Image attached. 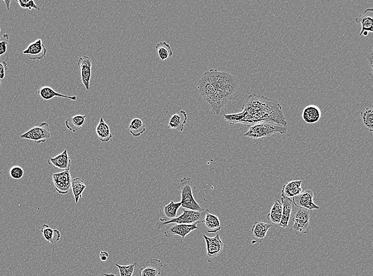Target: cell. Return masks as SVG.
Listing matches in <instances>:
<instances>
[{
	"mask_svg": "<svg viewBox=\"0 0 373 276\" xmlns=\"http://www.w3.org/2000/svg\"><path fill=\"white\" fill-rule=\"evenodd\" d=\"M38 94L42 99L46 101L50 100L54 97L65 98L73 101L77 100L76 96H68L57 93L52 88L49 86H43L40 88L38 90Z\"/></svg>",
	"mask_w": 373,
	"mask_h": 276,
	"instance_id": "cell-25",
	"label": "cell"
},
{
	"mask_svg": "<svg viewBox=\"0 0 373 276\" xmlns=\"http://www.w3.org/2000/svg\"><path fill=\"white\" fill-rule=\"evenodd\" d=\"M230 125H244L250 127L261 122H270L288 126L281 104L264 96L249 95L242 107V112L224 115Z\"/></svg>",
	"mask_w": 373,
	"mask_h": 276,
	"instance_id": "cell-1",
	"label": "cell"
},
{
	"mask_svg": "<svg viewBox=\"0 0 373 276\" xmlns=\"http://www.w3.org/2000/svg\"><path fill=\"white\" fill-rule=\"evenodd\" d=\"M207 248V259L209 263H221L227 256V247L221 240L219 234L210 237L204 234Z\"/></svg>",
	"mask_w": 373,
	"mask_h": 276,
	"instance_id": "cell-2",
	"label": "cell"
},
{
	"mask_svg": "<svg viewBox=\"0 0 373 276\" xmlns=\"http://www.w3.org/2000/svg\"><path fill=\"white\" fill-rule=\"evenodd\" d=\"M55 190L61 194H67L71 187L72 180L70 170H64L52 176Z\"/></svg>",
	"mask_w": 373,
	"mask_h": 276,
	"instance_id": "cell-11",
	"label": "cell"
},
{
	"mask_svg": "<svg viewBox=\"0 0 373 276\" xmlns=\"http://www.w3.org/2000/svg\"><path fill=\"white\" fill-rule=\"evenodd\" d=\"M363 125L367 130L373 131V109L372 107H368L360 113Z\"/></svg>",
	"mask_w": 373,
	"mask_h": 276,
	"instance_id": "cell-33",
	"label": "cell"
},
{
	"mask_svg": "<svg viewBox=\"0 0 373 276\" xmlns=\"http://www.w3.org/2000/svg\"><path fill=\"white\" fill-rule=\"evenodd\" d=\"M368 34H369V32H364V33L362 34V35H364V36H368Z\"/></svg>",
	"mask_w": 373,
	"mask_h": 276,
	"instance_id": "cell-44",
	"label": "cell"
},
{
	"mask_svg": "<svg viewBox=\"0 0 373 276\" xmlns=\"http://www.w3.org/2000/svg\"><path fill=\"white\" fill-rule=\"evenodd\" d=\"M8 69V65L5 61L0 59V79H3L5 76V72Z\"/></svg>",
	"mask_w": 373,
	"mask_h": 276,
	"instance_id": "cell-39",
	"label": "cell"
},
{
	"mask_svg": "<svg viewBox=\"0 0 373 276\" xmlns=\"http://www.w3.org/2000/svg\"><path fill=\"white\" fill-rule=\"evenodd\" d=\"M192 187L193 184L190 178L185 177L180 181L177 189L181 193L182 206L186 210L202 212L205 209L195 200L192 193Z\"/></svg>",
	"mask_w": 373,
	"mask_h": 276,
	"instance_id": "cell-4",
	"label": "cell"
},
{
	"mask_svg": "<svg viewBox=\"0 0 373 276\" xmlns=\"http://www.w3.org/2000/svg\"><path fill=\"white\" fill-rule=\"evenodd\" d=\"M47 50L42 43L41 40H37L30 43L22 53L26 55L30 60H41L46 56Z\"/></svg>",
	"mask_w": 373,
	"mask_h": 276,
	"instance_id": "cell-14",
	"label": "cell"
},
{
	"mask_svg": "<svg viewBox=\"0 0 373 276\" xmlns=\"http://www.w3.org/2000/svg\"><path fill=\"white\" fill-rule=\"evenodd\" d=\"M108 257L109 254L105 251H102L100 255H99V257H100L101 260L103 262L106 261Z\"/></svg>",
	"mask_w": 373,
	"mask_h": 276,
	"instance_id": "cell-41",
	"label": "cell"
},
{
	"mask_svg": "<svg viewBox=\"0 0 373 276\" xmlns=\"http://www.w3.org/2000/svg\"><path fill=\"white\" fill-rule=\"evenodd\" d=\"M204 223L208 229V233L213 234L221 230L220 220L215 214L208 211L205 216Z\"/></svg>",
	"mask_w": 373,
	"mask_h": 276,
	"instance_id": "cell-28",
	"label": "cell"
},
{
	"mask_svg": "<svg viewBox=\"0 0 373 276\" xmlns=\"http://www.w3.org/2000/svg\"><path fill=\"white\" fill-rule=\"evenodd\" d=\"M3 1L4 2L5 4L6 7H7V9L8 10H10V3L11 2V1H7V0H4Z\"/></svg>",
	"mask_w": 373,
	"mask_h": 276,
	"instance_id": "cell-42",
	"label": "cell"
},
{
	"mask_svg": "<svg viewBox=\"0 0 373 276\" xmlns=\"http://www.w3.org/2000/svg\"><path fill=\"white\" fill-rule=\"evenodd\" d=\"M232 99L225 91L217 89L213 94L206 101L212 108V112L215 115L220 114L221 110L226 104Z\"/></svg>",
	"mask_w": 373,
	"mask_h": 276,
	"instance_id": "cell-12",
	"label": "cell"
},
{
	"mask_svg": "<svg viewBox=\"0 0 373 276\" xmlns=\"http://www.w3.org/2000/svg\"><path fill=\"white\" fill-rule=\"evenodd\" d=\"M283 205V214L281 223L279 226L283 228H287L290 223V220L292 212L294 208V205L293 200L289 198H283L281 199Z\"/></svg>",
	"mask_w": 373,
	"mask_h": 276,
	"instance_id": "cell-24",
	"label": "cell"
},
{
	"mask_svg": "<svg viewBox=\"0 0 373 276\" xmlns=\"http://www.w3.org/2000/svg\"><path fill=\"white\" fill-rule=\"evenodd\" d=\"M104 276H117L114 274H104Z\"/></svg>",
	"mask_w": 373,
	"mask_h": 276,
	"instance_id": "cell-43",
	"label": "cell"
},
{
	"mask_svg": "<svg viewBox=\"0 0 373 276\" xmlns=\"http://www.w3.org/2000/svg\"><path fill=\"white\" fill-rule=\"evenodd\" d=\"M20 5V7L22 9H28L30 10L34 9L40 11V9L38 7V6L36 5L34 1H30V0H24V1H16Z\"/></svg>",
	"mask_w": 373,
	"mask_h": 276,
	"instance_id": "cell-38",
	"label": "cell"
},
{
	"mask_svg": "<svg viewBox=\"0 0 373 276\" xmlns=\"http://www.w3.org/2000/svg\"><path fill=\"white\" fill-rule=\"evenodd\" d=\"M303 181H291L283 186L282 197L283 198H293L302 192V185Z\"/></svg>",
	"mask_w": 373,
	"mask_h": 276,
	"instance_id": "cell-20",
	"label": "cell"
},
{
	"mask_svg": "<svg viewBox=\"0 0 373 276\" xmlns=\"http://www.w3.org/2000/svg\"><path fill=\"white\" fill-rule=\"evenodd\" d=\"M314 194L311 190H307L299 195L292 198L294 206L310 211L319 210L320 207L316 205L313 201Z\"/></svg>",
	"mask_w": 373,
	"mask_h": 276,
	"instance_id": "cell-13",
	"label": "cell"
},
{
	"mask_svg": "<svg viewBox=\"0 0 373 276\" xmlns=\"http://www.w3.org/2000/svg\"><path fill=\"white\" fill-rule=\"evenodd\" d=\"M367 60H368L369 68L371 71V76H372L373 75V53L372 52L370 55H368V57H367Z\"/></svg>",
	"mask_w": 373,
	"mask_h": 276,
	"instance_id": "cell-40",
	"label": "cell"
},
{
	"mask_svg": "<svg viewBox=\"0 0 373 276\" xmlns=\"http://www.w3.org/2000/svg\"><path fill=\"white\" fill-rule=\"evenodd\" d=\"M78 65L80 67L82 83L86 90L90 88V82L91 77L92 60L88 56L80 57Z\"/></svg>",
	"mask_w": 373,
	"mask_h": 276,
	"instance_id": "cell-15",
	"label": "cell"
},
{
	"mask_svg": "<svg viewBox=\"0 0 373 276\" xmlns=\"http://www.w3.org/2000/svg\"><path fill=\"white\" fill-rule=\"evenodd\" d=\"M271 227L272 225L270 224L259 222H255L252 228V237L254 239L252 242L262 243L267 234V233Z\"/></svg>",
	"mask_w": 373,
	"mask_h": 276,
	"instance_id": "cell-23",
	"label": "cell"
},
{
	"mask_svg": "<svg viewBox=\"0 0 373 276\" xmlns=\"http://www.w3.org/2000/svg\"><path fill=\"white\" fill-rule=\"evenodd\" d=\"M283 214V205L279 200H277L271 208L267 218L273 224L281 223Z\"/></svg>",
	"mask_w": 373,
	"mask_h": 276,
	"instance_id": "cell-29",
	"label": "cell"
},
{
	"mask_svg": "<svg viewBox=\"0 0 373 276\" xmlns=\"http://www.w3.org/2000/svg\"><path fill=\"white\" fill-rule=\"evenodd\" d=\"M9 174L12 179L20 180L24 175V170L20 166H14L10 170Z\"/></svg>",
	"mask_w": 373,
	"mask_h": 276,
	"instance_id": "cell-36",
	"label": "cell"
},
{
	"mask_svg": "<svg viewBox=\"0 0 373 276\" xmlns=\"http://www.w3.org/2000/svg\"><path fill=\"white\" fill-rule=\"evenodd\" d=\"M72 193L75 199L76 204H78L79 200L82 199L83 193L86 186L84 182L79 177L73 179L71 182Z\"/></svg>",
	"mask_w": 373,
	"mask_h": 276,
	"instance_id": "cell-31",
	"label": "cell"
},
{
	"mask_svg": "<svg viewBox=\"0 0 373 276\" xmlns=\"http://www.w3.org/2000/svg\"><path fill=\"white\" fill-rule=\"evenodd\" d=\"M321 112L315 106L311 105L304 107L302 113V118L304 122L309 124H313L321 119Z\"/></svg>",
	"mask_w": 373,
	"mask_h": 276,
	"instance_id": "cell-22",
	"label": "cell"
},
{
	"mask_svg": "<svg viewBox=\"0 0 373 276\" xmlns=\"http://www.w3.org/2000/svg\"><path fill=\"white\" fill-rule=\"evenodd\" d=\"M249 127L244 136L252 139L269 137L277 133L284 134L288 130V126L270 122H261Z\"/></svg>",
	"mask_w": 373,
	"mask_h": 276,
	"instance_id": "cell-3",
	"label": "cell"
},
{
	"mask_svg": "<svg viewBox=\"0 0 373 276\" xmlns=\"http://www.w3.org/2000/svg\"><path fill=\"white\" fill-rule=\"evenodd\" d=\"M183 213L178 217L170 219L166 222H159L156 226L158 230L164 228L166 225L170 224H194L204 223L205 215L209 211L205 210L202 212H198L189 210L183 209Z\"/></svg>",
	"mask_w": 373,
	"mask_h": 276,
	"instance_id": "cell-5",
	"label": "cell"
},
{
	"mask_svg": "<svg viewBox=\"0 0 373 276\" xmlns=\"http://www.w3.org/2000/svg\"><path fill=\"white\" fill-rule=\"evenodd\" d=\"M239 84V80L231 73L217 71L216 79L217 89H220L225 91L231 99L238 89Z\"/></svg>",
	"mask_w": 373,
	"mask_h": 276,
	"instance_id": "cell-7",
	"label": "cell"
},
{
	"mask_svg": "<svg viewBox=\"0 0 373 276\" xmlns=\"http://www.w3.org/2000/svg\"><path fill=\"white\" fill-rule=\"evenodd\" d=\"M115 265L119 269L120 276H134L138 262H135L127 266H122L117 263H115Z\"/></svg>",
	"mask_w": 373,
	"mask_h": 276,
	"instance_id": "cell-35",
	"label": "cell"
},
{
	"mask_svg": "<svg viewBox=\"0 0 373 276\" xmlns=\"http://www.w3.org/2000/svg\"><path fill=\"white\" fill-rule=\"evenodd\" d=\"M130 134L135 137H139L146 131L144 122L139 118L133 119L128 127Z\"/></svg>",
	"mask_w": 373,
	"mask_h": 276,
	"instance_id": "cell-32",
	"label": "cell"
},
{
	"mask_svg": "<svg viewBox=\"0 0 373 276\" xmlns=\"http://www.w3.org/2000/svg\"><path fill=\"white\" fill-rule=\"evenodd\" d=\"M156 49L159 57L162 61H165L172 56L173 52L171 46L166 42H158Z\"/></svg>",
	"mask_w": 373,
	"mask_h": 276,
	"instance_id": "cell-34",
	"label": "cell"
},
{
	"mask_svg": "<svg viewBox=\"0 0 373 276\" xmlns=\"http://www.w3.org/2000/svg\"><path fill=\"white\" fill-rule=\"evenodd\" d=\"M357 23L362 25L361 32L359 36H362L364 32L373 33V9H367L362 15H359L355 19Z\"/></svg>",
	"mask_w": 373,
	"mask_h": 276,
	"instance_id": "cell-19",
	"label": "cell"
},
{
	"mask_svg": "<svg viewBox=\"0 0 373 276\" xmlns=\"http://www.w3.org/2000/svg\"><path fill=\"white\" fill-rule=\"evenodd\" d=\"M9 40V36L7 34L0 37V58L7 52Z\"/></svg>",
	"mask_w": 373,
	"mask_h": 276,
	"instance_id": "cell-37",
	"label": "cell"
},
{
	"mask_svg": "<svg viewBox=\"0 0 373 276\" xmlns=\"http://www.w3.org/2000/svg\"><path fill=\"white\" fill-rule=\"evenodd\" d=\"M182 206L181 202L171 201L169 204L161 206L160 208V222H166L177 217L178 211Z\"/></svg>",
	"mask_w": 373,
	"mask_h": 276,
	"instance_id": "cell-17",
	"label": "cell"
},
{
	"mask_svg": "<svg viewBox=\"0 0 373 276\" xmlns=\"http://www.w3.org/2000/svg\"><path fill=\"white\" fill-rule=\"evenodd\" d=\"M86 118V115H76L72 117H68L65 121V125L67 129L73 132H76L82 129Z\"/></svg>",
	"mask_w": 373,
	"mask_h": 276,
	"instance_id": "cell-26",
	"label": "cell"
},
{
	"mask_svg": "<svg viewBox=\"0 0 373 276\" xmlns=\"http://www.w3.org/2000/svg\"><path fill=\"white\" fill-rule=\"evenodd\" d=\"M0 33H1V28H0Z\"/></svg>",
	"mask_w": 373,
	"mask_h": 276,
	"instance_id": "cell-46",
	"label": "cell"
},
{
	"mask_svg": "<svg viewBox=\"0 0 373 276\" xmlns=\"http://www.w3.org/2000/svg\"><path fill=\"white\" fill-rule=\"evenodd\" d=\"M97 136L101 142L107 143L113 138L108 125L101 118L96 129Z\"/></svg>",
	"mask_w": 373,
	"mask_h": 276,
	"instance_id": "cell-27",
	"label": "cell"
},
{
	"mask_svg": "<svg viewBox=\"0 0 373 276\" xmlns=\"http://www.w3.org/2000/svg\"><path fill=\"white\" fill-rule=\"evenodd\" d=\"M310 219V211L299 208L293 218L294 224L291 226L290 230H294L296 235L300 237L309 234L311 230Z\"/></svg>",
	"mask_w": 373,
	"mask_h": 276,
	"instance_id": "cell-8",
	"label": "cell"
},
{
	"mask_svg": "<svg viewBox=\"0 0 373 276\" xmlns=\"http://www.w3.org/2000/svg\"><path fill=\"white\" fill-rule=\"evenodd\" d=\"M163 266V262L159 259H148L140 269L139 275L140 276H159Z\"/></svg>",
	"mask_w": 373,
	"mask_h": 276,
	"instance_id": "cell-16",
	"label": "cell"
},
{
	"mask_svg": "<svg viewBox=\"0 0 373 276\" xmlns=\"http://www.w3.org/2000/svg\"><path fill=\"white\" fill-rule=\"evenodd\" d=\"M217 71L210 69L204 73L197 84V88L203 99L206 101L217 89L216 79Z\"/></svg>",
	"mask_w": 373,
	"mask_h": 276,
	"instance_id": "cell-6",
	"label": "cell"
},
{
	"mask_svg": "<svg viewBox=\"0 0 373 276\" xmlns=\"http://www.w3.org/2000/svg\"><path fill=\"white\" fill-rule=\"evenodd\" d=\"M41 232L47 242L51 244H55L59 242L61 237L60 231L57 229H52L47 224L42 225Z\"/></svg>",
	"mask_w": 373,
	"mask_h": 276,
	"instance_id": "cell-30",
	"label": "cell"
},
{
	"mask_svg": "<svg viewBox=\"0 0 373 276\" xmlns=\"http://www.w3.org/2000/svg\"><path fill=\"white\" fill-rule=\"evenodd\" d=\"M188 120L187 114L184 110L173 114L171 116L167 128L173 129L179 132H183L185 125Z\"/></svg>",
	"mask_w": 373,
	"mask_h": 276,
	"instance_id": "cell-21",
	"label": "cell"
},
{
	"mask_svg": "<svg viewBox=\"0 0 373 276\" xmlns=\"http://www.w3.org/2000/svg\"><path fill=\"white\" fill-rule=\"evenodd\" d=\"M198 229L197 224H177L167 225L164 232V235L167 238H172L178 235L184 239L191 232Z\"/></svg>",
	"mask_w": 373,
	"mask_h": 276,
	"instance_id": "cell-10",
	"label": "cell"
},
{
	"mask_svg": "<svg viewBox=\"0 0 373 276\" xmlns=\"http://www.w3.org/2000/svg\"><path fill=\"white\" fill-rule=\"evenodd\" d=\"M51 137V132L47 122H42L39 126H35L20 136L21 139L34 141L40 144L47 142Z\"/></svg>",
	"mask_w": 373,
	"mask_h": 276,
	"instance_id": "cell-9",
	"label": "cell"
},
{
	"mask_svg": "<svg viewBox=\"0 0 373 276\" xmlns=\"http://www.w3.org/2000/svg\"><path fill=\"white\" fill-rule=\"evenodd\" d=\"M47 162L55 169L61 170H69L71 166V158L67 149L55 157L49 158Z\"/></svg>",
	"mask_w": 373,
	"mask_h": 276,
	"instance_id": "cell-18",
	"label": "cell"
},
{
	"mask_svg": "<svg viewBox=\"0 0 373 276\" xmlns=\"http://www.w3.org/2000/svg\"><path fill=\"white\" fill-rule=\"evenodd\" d=\"M1 79H0V85H1Z\"/></svg>",
	"mask_w": 373,
	"mask_h": 276,
	"instance_id": "cell-45",
	"label": "cell"
}]
</instances>
